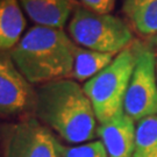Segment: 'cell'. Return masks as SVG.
<instances>
[{
    "label": "cell",
    "mask_w": 157,
    "mask_h": 157,
    "mask_svg": "<svg viewBox=\"0 0 157 157\" xmlns=\"http://www.w3.org/2000/svg\"><path fill=\"white\" fill-rule=\"evenodd\" d=\"M34 115L71 144L93 141L97 117L83 86L72 78L35 86Z\"/></svg>",
    "instance_id": "6da1fadb"
},
{
    "label": "cell",
    "mask_w": 157,
    "mask_h": 157,
    "mask_svg": "<svg viewBox=\"0 0 157 157\" xmlns=\"http://www.w3.org/2000/svg\"><path fill=\"white\" fill-rule=\"evenodd\" d=\"M76 47L63 29L35 25L10 54L23 77L39 86L72 77Z\"/></svg>",
    "instance_id": "7a4b0ae2"
},
{
    "label": "cell",
    "mask_w": 157,
    "mask_h": 157,
    "mask_svg": "<svg viewBox=\"0 0 157 157\" xmlns=\"http://www.w3.org/2000/svg\"><path fill=\"white\" fill-rule=\"evenodd\" d=\"M142 42L136 41L83 85L99 124H104L124 111V102Z\"/></svg>",
    "instance_id": "3957f363"
},
{
    "label": "cell",
    "mask_w": 157,
    "mask_h": 157,
    "mask_svg": "<svg viewBox=\"0 0 157 157\" xmlns=\"http://www.w3.org/2000/svg\"><path fill=\"white\" fill-rule=\"evenodd\" d=\"M67 33L79 47L117 56L134 42L129 23L111 13H98L79 4L70 17Z\"/></svg>",
    "instance_id": "277c9868"
},
{
    "label": "cell",
    "mask_w": 157,
    "mask_h": 157,
    "mask_svg": "<svg viewBox=\"0 0 157 157\" xmlns=\"http://www.w3.org/2000/svg\"><path fill=\"white\" fill-rule=\"evenodd\" d=\"M63 146L35 115L17 119L2 127V157H63Z\"/></svg>",
    "instance_id": "5b68a950"
},
{
    "label": "cell",
    "mask_w": 157,
    "mask_h": 157,
    "mask_svg": "<svg viewBox=\"0 0 157 157\" xmlns=\"http://www.w3.org/2000/svg\"><path fill=\"white\" fill-rule=\"evenodd\" d=\"M124 112L134 121L157 114V57L142 44L129 82Z\"/></svg>",
    "instance_id": "8992f818"
},
{
    "label": "cell",
    "mask_w": 157,
    "mask_h": 157,
    "mask_svg": "<svg viewBox=\"0 0 157 157\" xmlns=\"http://www.w3.org/2000/svg\"><path fill=\"white\" fill-rule=\"evenodd\" d=\"M35 86L19 71L10 52H0V118L34 115Z\"/></svg>",
    "instance_id": "52a82bcc"
},
{
    "label": "cell",
    "mask_w": 157,
    "mask_h": 157,
    "mask_svg": "<svg viewBox=\"0 0 157 157\" xmlns=\"http://www.w3.org/2000/svg\"><path fill=\"white\" fill-rule=\"evenodd\" d=\"M135 121L122 111L104 124H99L97 135L108 157H133L135 149Z\"/></svg>",
    "instance_id": "ba28073f"
},
{
    "label": "cell",
    "mask_w": 157,
    "mask_h": 157,
    "mask_svg": "<svg viewBox=\"0 0 157 157\" xmlns=\"http://www.w3.org/2000/svg\"><path fill=\"white\" fill-rule=\"evenodd\" d=\"M19 2L35 25L61 29L80 4L79 0H19Z\"/></svg>",
    "instance_id": "9c48e42d"
},
{
    "label": "cell",
    "mask_w": 157,
    "mask_h": 157,
    "mask_svg": "<svg viewBox=\"0 0 157 157\" xmlns=\"http://www.w3.org/2000/svg\"><path fill=\"white\" fill-rule=\"evenodd\" d=\"M27 19L19 0H0V52H10L26 33Z\"/></svg>",
    "instance_id": "30bf717a"
},
{
    "label": "cell",
    "mask_w": 157,
    "mask_h": 157,
    "mask_svg": "<svg viewBox=\"0 0 157 157\" xmlns=\"http://www.w3.org/2000/svg\"><path fill=\"white\" fill-rule=\"evenodd\" d=\"M126 21L142 36L157 34V0H124Z\"/></svg>",
    "instance_id": "8fae6325"
},
{
    "label": "cell",
    "mask_w": 157,
    "mask_h": 157,
    "mask_svg": "<svg viewBox=\"0 0 157 157\" xmlns=\"http://www.w3.org/2000/svg\"><path fill=\"white\" fill-rule=\"evenodd\" d=\"M114 55L76 47L73 59L72 77L78 83H85L104 70L113 61Z\"/></svg>",
    "instance_id": "7c38bea8"
},
{
    "label": "cell",
    "mask_w": 157,
    "mask_h": 157,
    "mask_svg": "<svg viewBox=\"0 0 157 157\" xmlns=\"http://www.w3.org/2000/svg\"><path fill=\"white\" fill-rule=\"evenodd\" d=\"M133 157H157V114L137 121Z\"/></svg>",
    "instance_id": "4fadbf2b"
},
{
    "label": "cell",
    "mask_w": 157,
    "mask_h": 157,
    "mask_svg": "<svg viewBox=\"0 0 157 157\" xmlns=\"http://www.w3.org/2000/svg\"><path fill=\"white\" fill-rule=\"evenodd\" d=\"M63 157H108L101 141H90L63 148Z\"/></svg>",
    "instance_id": "5bb4252c"
},
{
    "label": "cell",
    "mask_w": 157,
    "mask_h": 157,
    "mask_svg": "<svg viewBox=\"0 0 157 157\" xmlns=\"http://www.w3.org/2000/svg\"><path fill=\"white\" fill-rule=\"evenodd\" d=\"M79 2L98 13H111L115 6V0H79Z\"/></svg>",
    "instance_id": "9a60e30c"
},
{
    "label": "cell",
    "mask_w": 157,
    "mask_h": 157,
    "mask_svg": "<svg viewBox=\"0 0 157 157\" xmlns=\"http://www.w3.org/2000/svg\"><path fill=\"white\" fill-rule=\"evenodd\" d=\"M151 43H152V45H154V47H156V48H157V34L155 35V36H152Z\"/></svg>",
    "instance_id": "2e32d148"
}]
</instances>
